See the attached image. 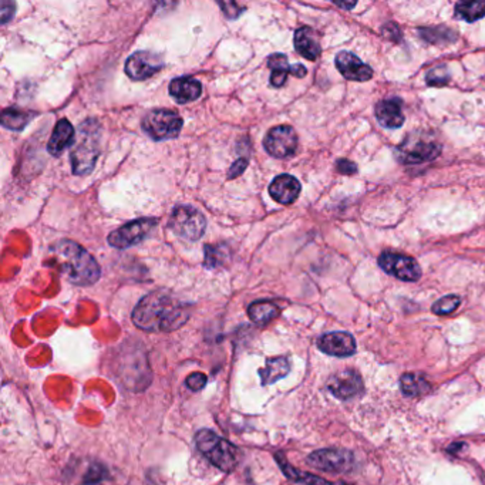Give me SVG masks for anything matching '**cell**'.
I'll return each mask as SVG.
<instances>
[{
    "label": "cell",
    "mask_w": 485,
    "mask_h": 485,
    "mask_svg": "<svg viewBox=\"0 0 485 485\" xmlns=\"http://www.w3.org/2000/svg\"><path fill=\"white\" fill-rule=\"evenodd\" d=\"M334 63L340 74L347 80L367 81L373 77V69L350 51H340L336 56Z\"/></svg>",
    "instance_id": "15"
},
{
    "label": "cell",
    "mask_w": 485,
    "mask_h": 485,
    "mask_svg": "<svg viewBox=\"0 0 485 485\" xmlns=\"http://www.w3.org/2000/svg\"><path fill=\"white\" fill-rule=\"evenodd\" d=\"M291 370V363L286 357H274L266 361V366L259 371L262 384H272L284 379Z\"/></svg>",
    "instance_id": "23"
},
{
    "label": "cell",
    "mask_w": 485,
    "mask_h": 485,
    "mask_svg": "<svg viewBox=\"0 0 485 485\" xmlns=\"http://www.w3.org/2000/svg\"><path fill=\"white\" fill-rule=\"evenodd\" d=\"M301 182L289 174L278 175L269 185V194L278 204L291 205L294 204L301 194Z\"/></svg>",
    "instance_id": "17"
},
{
    "label": "cell",
    "mask_w": 485,
    "mask_h": 485,
    "mask_svg": "<svg viewBox=\"0 0 485 485\" xmlns=\"http://www.w3.org/2000/svg\"><path fill=\"white\" fill-rule=\"evenodd\" d=\"M169 94L181 104L195 101L202 94V86L192 77H178L169 84Z\"/></svg>",
    "instance_id": "20"
},
{
    "label": "cell",
    "mask_w": 485,
    "mask_h": 485,
    "mask_svg": "<svg viewBox=\"0 0 485 485\" xmlns=\"http://www.w3.org/2000/svg\"><path fill=\"white\" fill-rule=\"evenodd\" d=\"M73 143H74V129L69 120L61 119L53 130V134L47 144V151L53 157H57L61 156Z\"/></svg>",
    "instance_id": "21"
},
{
    "label": "cell",
    "mask_w": 485,
    "mask_h": 485,
    "mask_svg": "<svg viewBox=\"0 0 485 485\" xmlns=\"http://www.w3.org/2000/svg\"><path fill=\"white\" fill-rule=\"evenodd\" d=\"M327 389L340 400H349L363 391L361 376L353 370L346 369L333 374L327 381Z\"/></svg>",
    "instance_id": "13"
},
{
    "label": "cell",
    "mask_w": 485,
    "mask_h": 485,
    "mask_svg": "<svg viewBox=\"0 0 485 485\" xmlns=\"http://www.w3.org/2000/svg\"><path fill=\"white\" fill-rule=\"evenodd\" d=\"M400 389H401L404 396L416 397V396H421V394H426L427 391H430L431 386L421 374L406 373L400 379Z\"/></svg>",
    "instance_id": "25"
},
{
    "label": "cell",
    "mask_w": 485,
    "mask_h": 485,
    "mask_svg": "<svg viewBox=\"0 0 485 485\" xmlns=\"http://www.w3.org/2000/svg\"><path fill=\"white\" fill-rule=\"evenodd\" d=\"M376 117L384 129H400L406 120L401 100L387 99L379 101L376 106Z\"/></svg>",
    "instance_id": "18"
},
{
    "label": "cell",
    "mask_w": 485,
    "mask_h": 485,
    "mask_svg": "<svg viewBox=\"0 0 485 485\" xmlns=\"http://www.w3.org/2000/svg\"><path fill=\"white\" fill-rule=\"evenodd\" d=\"M168 228L178 238L196 242L205 234L206 221L196 208L191 205H178L171 214Z\"/></svg>",
    "instance_id": "5"
},
{
    "label": "cell",
    "mask_w": 485,
    "mask_h": 485,
    "mask_svg": "<svg viewBox=\"0 0 485 485\" xmlns=\"http://www.w3.org/2000/svg\"><path fill=\"white\" fill-rule=\"evenodd\" d=\"M336 169L343 175H353L357 172V165L349 160H339L336 162Z\"/></svg>",
    "instance_id": "33"
},
{
    "label": "cell",
    "mask_w": 485,
    "mask_h": 485,
    "mask_svg": "<svg viewBox=\"0 0 485 485\" xmlns=\"http://www.w3.org/2000/svg\"><path fill=\"white\" fill-rule=\"evenodd\" d=\"M318 347L329 356L349 357L356 353V340L350 333L331 331L319 337Z\"/></svg>",
    "instance_id": "14"
},
{
    "label": "cell",
    "mask_w": 485,
    "mask_h": 485,
    "mask_svg": "<svg viewBox=\"0 0 485 485\" xmlns=\"http://www.w3.org/2000/svg\"><path fill=\"white\" fill-rule=\"evenodd\" d=\"M461 304V298L457 296V295H449V296H444L441 299H439L431 311L436 314V315H440V316H446V315H450L453 312L457 311V308L460 306Z\"/></svg>",
    "instance_id": "28"
},
{
    "label": "cell",
    "mask_w": 485,
    "mask_h": 485,
    "mask_svg": "<svg viewBox=\"0 0 485 485\" xmlns=\"http://www.w3.org/2000/svg\"><path fill=\"white\" fill-rule=\"evenodd\" d=\"M67 279L80 286L96 284L101 276V269L97 261L79 244L63 239L51 248Z\"/></svg>",
    "instance_id": "2"
},
{
    "label": "cell",
    "mask_w": 485,
    "mask_h": 485,
    "mask_svg": "<svg viewBox=\"0 0 485 485\" xmlns=\"http://www.w3.org/2000/svg\"><path fill=\"white\" fill-rule=\"evenodd\" d=\"M100 156V124L96 120H86L79 129L70 159L74 175H87L93 171Z\"/></svg>",
    "instance_id": "3"
},
{
    "label": "cell",
    "mask_w": 485,
    "mask_h": 485,
    "mask_svg": "<svg viewBox=\"0 0 485 485\" xmlns=\"http://www.w3.org/2000/svg\"><path fill=\"white\" fill-rule=\"evenodd\" d=\"M308 464L319 471L343 474L351 471L354 464V456L353 453L340 449L318 450L308 457Z\"/></svg>",
    "instance_id": "9"
},
{
    "label": "cell",
    "mask_w": 485,
    "mask_h": 485,
    "mask_svg": "<svg viewBox=\"0 0 485 485\" xmlns=\"http://www.w3.org/2000/svg\"><path fill=\"white\" fill-rule=\"evenodd\" d=\"M336 4L340 6V7H344V9H351V7L356 6V1H353V3H336Z\"/></svg>",
    "instance_id": "35"
},
{
    "label": "cell",
    "mask_w": 485,
    "mask_h": 485,
    "mask_svg": "<svg viewBox=\"0 0 485 485\" xmlns=\"http://www.w3.org/2000/svg\"><path fill=\"white\" fill-rule=\"evenodd\" d=\"M33 114L31 113H23L16 109H7L3 111L1 123L4 127L11 130H21L30 120Z\"/></svg>",
    "instance_id": "27"
},
{
    "label": "cell",
    "mask_w": 485,
    "mask_h": 485,
    "mask_svg": "<svg viewBox=\"0 0 485 485\" xmlns=\"http://www.w3.org/2000/svg\"><path fill=\"white\" fill-rule=\"evenodd\" d=\"M279 314H281L279 306L271 301H256L248 308V316L254 324L259 326H265L272 322L279 316Z\"/></svg>",
    "instance_id": "22"
},
{
    "label": "cell",
    "mask_w": 485,
    "mask_h": 485,
    "mask_svg": "<svg viewBox=\"0 0 485 485\" xmlns=\"http://www.w3.org/2000/svg\"><path fill=\"white\" fill-rule=\"evenodd\" d=\"M268 67L271 69V84L274 87H282L286 83L289 74L299 77V79L308 74V70L304 64L291 66L288 61V57L281 53L269 56Z\"/></svg>",
    "instance_id": "16"
},
{
    "label": "cell",
    "mask_w": 485,
    "mask_h": 485,
    "mask_svg": "<svg viewBox=\"0 0 485 485\" xmlns=\"http://www.w3.org/2000/svg\"><path fill=\"white\" fill-rule=\"evenodd\" d=\"M191 316L189 305L165 291L146 295L133 311V322L146 331H174Z\"/></svg>",
    "instance_id": "1"
},
{
    "label": "cell",
    "mask_w": 485,
    "mask_h": 485,
    "mask_svg": "<svg viewBox=\"0 0 485 485\" xmlns=\"http://www.w3.org/2000/svg\"><path fill=\"white\" fill-rule=\"evenodd\" d=\"M156 218H141L131 221L109 235V244L117 249L131 248L143 242L157 226Z\"/></svg>",
    "instance_id": "7"
},
{
    "label": "cell",
    "mask_w": 485,
    "mask_h": 485,
    "mask_svg": "<svg viewBox=\"0 0 485 485\" xmlns=\"http://www.w3.org/2000/svg\"><path fill=\"white\" fill-rule=\"evenodd\" d=\"M276 459H278V463L282 469V471L285 473V476L299 484L304 485H334L330 481H326L324 479L318 477V476H314V474H308V473H304V471H299L296 470L295 467H292L281 454H276Z\"/></svg>",
    "instance_id": "24"
},
{
    "label": "cell",
    "mask_w": 485,
    "mask_h": 485,
    "mask_svg": "<svg viewBox=\"0 0 485 485\" xmlns=\"http://www.w3.org/2000/svg\"><path fill=\"white\" fill-rule=\"evenodd\" d=\"M379 266L389 275L404 281V282H417L421 278V268L416 259L407 255L394 254V252H383L379 256Z\"/></svg>",
    "instance_id": "10"
},
{
    "label": "cell",
    "mask_w": 485,
    "mask_h": 485,
    "mask_svg": "<svg viewBox=\"0 0 485 485\" xmlns=\"http://www.w3.org/2000/svg\"><path fill=\"white\" fill-rule=\"evenodd\" d=\"M226 249H219V246H206L205 248V265L208 268H216L219 264H224L225 259L221 258L222 254H226L225 252Z\"/></svg>",
    "instance_id": "30"
},
{
    "label": "cell",
    "mask_w": 485,
    "mask_h": 485,
    "mask_svg": "<svg viewBox=\"0 0 485 485\" xmlns=\"http://www.w3.org/2000/svg\"><path fill=\"white\" fill-rule=\"evenodd\" d=\"M198 450L211 461L216 469L224 473H231L236 467L238 453L236 449L222 437L211 430H201L195 436Z\"/></svg>",
    "instance_id": "4"
},
{
    "label": "cell",
    "mask_w": 485,
    "mask_h": 485,
    "mask_svg": "<svg viewBox=\"0 0 485 485\" xmlns=\"http://www.w3.org/2000/svg\"><path fill=\"white\" fill-rule=\"evenodd\" d=\"M456 16L469 23L477 21L485 16V1H459L456 4Z\"/></svg>",
    "instance_id": "26"
},
{
    "label": "cell",
    "mask_w": 485,
    "mask_h": 485,
    "mask_svg": "<svg viewBox=\"0 0 485 485\" xmlns=\"http://www.w3.org/2000/svg\"><path fill=\"white\" fill-rule=\"evenodd\" d=\"M294 44L301 56L312 61H315L322 53L316 31L308 26H304L295 31Z\"/></svg>",
    "instance_id": "19"
},
{
    "label": "cell",
    "mask_w": 485,
    "mask_h": 485,
    "mask_svg": "<svg viewBox=\"0 0 485 485\" xmlns=\"http://www.w3.org/2000/svg\"><path fill=\"white\" fill-rule=\"evenodd\" d=\"M164 67L161 57L151 51H137L126 61V73L131 80L143 81L157 74Z\"/></svg>",
    "instance_id": "12"
},
{
    "label": "cell",
    "mask_w": 485,
    "mask_h": 485,
    "mask_svg": "<svg viewBox=\"0 0 485 485\" xmlns=\"http://www.w3.org/2000/svg\"><path fill=\"white\" fill-rule=\"evenodd\" d=\"M185 384H186V387H188L189 390H192V391H199V390H202V389L205 387V384H206V376H205L204 373H201V371H195V373H192V374H189V376L186 377Z\"/></svg>",
    "instance_id": "31"
},
{
    "label": "cell",
    "mask_w": 485,
    "mask_h": 485,
    "mask_svg": "<svg viewBox=\"0 0 485 485\" xmlns=\"http://www.w3.org/2000/svg\"><path fill=\"white\" fill-rule=\"evenodd\" d=\"M248 166V161L245 160V159H241V160H238V161L235 162L232 166H231V172H229V175H228V178L229 179H232V178H235V176H238V175H241L244 171H245V168Z\"/></svg>",
    "instance_id": "34"
},
{
    "label": "cell",
    "mask_w": 485,
    "mask_h": 485,
    "mask_svg": "<svg viewBox=\"0 0 485 485\" xmlns=\"http://www.w3.org/2000/svg\"><path fill=\"white\" fill-rule=\"evenodd\" d=\"M427 84L430 86H444L450 81V74L446 66L434 67L427 73Z\"/></svg>",
    "instance_id": "29"
},
{
    "label": "cell",
    "mask_w": 485,
    "mask_h": 485,
    "mask_svg": "<svg viewBox=\"0 0 485 485\" xmlns=\"http://www.w3.org/2000/svg\"><path fill=\"white\" fill-rule=\"evenodd\" d=\"M104 469L100 467V466H93L90 469V471L86 474L84 477V485H96L97 483H100L103 479H104V474H103Z\"/></svg>",
    "instance_id": "32"
},
{
    "label": "cell",
    "mask_w": 485,
    "mask_h": 485,
    "mask_svg": "<svg viewBox=\"0 0 485 485\" xmlns=\"http://www.w3.org/2000/svg\"><path fill=\"white\" fill-rule=\"evenodd\" d=\"M441 153V146L434 140L426 137L410 136L403 144L397 147L396 156L403 164H423L437 159Z\"/></svg>",
    "instance_id": "8"
},
{
    "label": "cell",
    "mask_w": 485,
    "mask_h": 485,
    "mask_svg": "<svg viewBox=\"0 0 485 485\" xmlns=\"http://www.w3.org/2000/svg\"><path fill=\"white\" fill-rule=\"evenodd\" d=\"M264 147L271 157L289 159L296 153L298 134L291 126H278L266 134Z\"/></svg>",
    "instance_id": "11"
},
{
    "label": "cell",
    "mask_w": 485,
    "mask_h": 485,
    "mask_svg": "<svg viewBox=\"0 0 485 485\" xmlns=\"http://www.w3.org/2000/svg\"><path fill=\"white\" fill-rule=\"evenodd\" d=\"M143 130L153 140L162 141L178 137L182 129V119L172 110H153L143 119Z\"/></svg>",
    "instance_id": "6"
}]
</instances>
